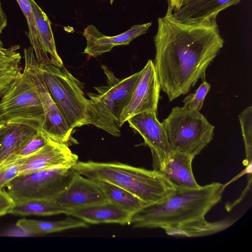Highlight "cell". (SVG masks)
<instances>
[{"label": "cell", "mask_w": 252, "mask_h": 252, "mask_svg": "<svg viewBox=\"0 0 252 252\" xmlns=\"http://www.w3.org/2000/svg\"><path fill=\"white\" fill-rule=\"evenodd\" d=\"M24 53V69L28 72L38 92L44 110L45 121L42 131L48 139L66 144L73 130L68 126L45 85L33 48H25Z\"/></svg>", "instance_id": "9"}, {"label": "cell", "mask_w": 252, "mask_h": 252, "mask_svg": "<svg viewBox=\"0 0 252 252\" xmlns=\"http://www.w3.org/2000/svg\"><path fill=\"white\" fill-rule=\"evenodd\" d=\"M78 159V156L71 152L66 144L49 139L46 145L26 158L20 169L18 176L57 166H73L77 163Z\"/></svg>", "instance_id": "13"}, {"label": "cell", "mask_w": 252, "mask_h": 252, "mask_svg": "<svg viewBox=\"0 0 252 252\" xmlns=\"http://www.w3.org/2000/svg\"><path fill=\"white\" fill-rule=\"evenodd\" d=\"M48 141L49 139L44 135L42 131H38L19 150L9 157L29 158L40 150Z\"/></svg>", "instance_id": "28"}, {"label": "cell", "mask_w": 252, "mask_h": 252, "mask_svg": "<svg viewBox=\"0 0 252 252\" xmlns=\"http://www.w3.org/2000/svg\"><path fill=\"white\" fill-rule=\"evenodd\" d=\"M20 48L19 45L11 46L8 48H3L0 41V59H13L21 58L20 53L17 52Z\"/></svg>", "instance_id": "31"}, {"label": "cell", "mask_w": 252, "mask_h": 252, "mask_svg": "<svg viewBox=\"0 0 252 252\" xmlns=\"http://www.w3.org/2000/svg\"><path fill=\"white\" fill-rule=\"evenodd\" d=\"M152 24L149 22L133 25L126 32L113 36L104 35L95 26L89 25L83 32L87 41L84 53L96 57L110 51L115 46L127 45L138 36L146 33Z\"/></svg>", "instance_id": "14"}, {"label": "cell", "mask_w": 252, "mask_h": 252, "mask_svg": "<svg viewBox=\"0 0 252 252\" xmlns=\"http://www.w3.org/2000/svg\"><path fill=\"white\" fill-rule=\"evenodd\" d=\"M154 41V64L160 90L170 101L205 78L207 68L224 44L216 19L184 23L169 11L158 18Z\"/></svg>", "instance_id": "1"}, {"label": "cell", "mask_w": 252, "mask_h": 252, "mask_svg": "<svg viewBox=\"0 0 252 252\" xmlns=\"http://www.w3.org/2000/svg\"><path fill=\"white\" fill-rule=\"evenodd\" d=\"M21 58L0 59V91L16 79L21 73Z\"/></svg>", "instance_id": "26"}, {"label": "cell", "mask_w": 252, "mask_h": 252, "mask_svg": "<svg viewBox=\"0 0 252 252\" xmlns=\"http://www.w3.org/2000/svg\"><path fill=\"white\" fill-rule=\"evenodd\" d=\"M160 90L154 62L149 60L141 70L131 97L123 110L120 117L121 126L135 114L145 111L157 113Z\"/></svg>", "instance_id": "11"}, {"label": "cell", "mask_w": 252, "mask_h": 252, "mask_svg": "<svg viewBox=\"0 0 252 252\" xmlns=\"http://www.w3.org/2000/svg\"><path fill=\"white\" fill-rule=\"evenodd\" d=\"M244 139L246 158L251 163L252 151V106L245 108L238 116Z\"/></svg>", "instance_id": "27"}, {"label": "cell", "mask_w": 252, "mask_h": 252, "mask_svg": "<svg viewBox=\"0 0 252 252\" xmlns=\"http://www.w3.org/2000/svg\"><path fill=\"white\" fill-rule=\"evenodd\" d=\"M16 226L25 233L33 235H43L70 229L88 227L87 222L70 217L58 221L22 219L17 221Z\"/></svg>", "instance_id": "19"}, {"label": "cell", "mask_w": 252, "mask_h": 252, "mask_svg": "<svg viewBox=\"0 0 252 252\" xmlns=\"http://www.w3.org/2000/svg\"><path fill=\"white\" fill-rule=\"evenodd\" d=\"M79 174L121 187L148 204L162 201L176 190L159 171L150 170L120 162L77 161L73 166Z\"/></svg>", "instance_id": "3"}, {"label": "cell", "mask_w": 252, "mask_h": 252, "mask_svg": "<svg viewBox=\"0 0 252 252\" xmlns=\"http://www.w3.org/2000/svg\"><path fill=\"white\" fill-rule=\"evenodd\" d=\"M26 158L10 156L0 163V190L6 187L12 180L18 176L20 169Z\"/></svg>", "instance_id": "25"}, {"label": "cell", "mask_w": 252, "mask_h": 252, "mask_svg": "<svg viewBox=\"0 0 252 252\" xmlns=\"http://www.w3.org/2000/svg\"><path fill=\"white\" fill-rule=\"evenodd\" d=\"M38 131L26 125H7L0 141V163L19 150Z\"/></svg>", "instance_id": "21"}, {"label": "cell", "mask_w": 252, "mask_h": 252, "mask_svg": "<svg viewBox=\"0 0 252 252\" xmlns=\"http://www.w3.org/2000/svg\"><path fill=\"white\" fill-rule=\"evenodd\" d=\"M232 220L209 222L205 218L188 221L164 229L169 235L180 237H199L209 235L222 231L230 226Z\"/></svg>", "instance_id": "20"}, {"label": "cell", "mask_w": 252, "mask_h": 252, "mask_svg": "<svg viewBox=\"0 0 252 252\" xmlns=\"http://www.w3.org/2000/svg\"><path fill=\"white\" fill-rule=\"evenodd\" d=\"M194 157L188 154L172 151L160 172L176 190H186L200 187L192 169Z\"/></svg>", "instance_id": "16"}, {"label": "cell", "mask_w": 252, "mask_h": 252, "mask_svg": "<svg viewBox=\"0 0 252 252\" xmlns=\"http://www.w3.org/2000/svg\"><path fill=\"white\" fill-rule=\"evenodd\" d=\"M14 204V201L7 191L0 190V217L9 214Z\"/></svg>", "instance_id": "30"}, {"label": "cell", "mask_w": 252, "mask_h": 252, "mask_svg": "<svg viewBox=\"0 0 252 252\" xmlns=\"http://www.w3.org/2000/svg\"><path fill=\"white\" fill-rule=\"evenodd\" d=\"M95 181L110 202L131 215L149 205L135 195L121 187L107 182Z\"/></svg>", "instance_id": "22"}, {"label": "cell", "mask_w": 252, "mask_h": 252, "mask_svg": "<svg viewBox=\"0 0 252 252\" xmlns=\"http://www.w3.org/2000/svg\"><path fill=\"white\" fill-rule=\"evenodd\" d=\"M129 126L143 138L151 149L154 170L160 171L172 151L164 128L157 113L145 111L133 115L127 121Z\"/></svg>", "instance_id": "10"}, {"label": "cell", "mask_w": 252, "mask_h": 252, "mask_svg": "<svg viewBox=\"0 0 252 252\" xmlns=\"http://www.w3.org/2000/svg\"><path fill=\"white\" fill-rule=\"evenodd\" d=\"M51 200L68 210L109 202L95 180L77 172L69 185Z\"/></svg>", "instance_id": "12"}, {"label": "cell", "mask_w": 252, "mask_h": 252, "mask_svg": "<svg viewBox=\"0 0 252 252\" xmlns=\"http://www.w3.org/2000/svg\"><path fill=\"white\" fill-rule=\"evenodd\" d=\"M7 25V17L4 13L0 2V33Z\"/></svg>", "instance_id": "33"}, {"label": "cell", "mask_w": 252, "mask_h": 252, "mask_svg": "<svg viewBox=\"0 0 252 252\" xmlns=\"http://www.w3.org/2000/svg\"><path fill=\"white\" fill-rule=\"evenodd\" d=\"M6 127L5 121L2 115L0 114V141L5 132Z\"/></svg>", "instance_id": "34"}, {"label": "cell", "mask_w": 252, "mask_h": 252, "mask_svg": "<svg viewBox=\"0 0 252 252\" xmlns=\"http://www.w3.org/2000/svg\"><path fill=\"white\" fill-rule=\"evenodd\" d=\"M77 172L71 166H57L18 176L6 186L14 201L51 199L70 184Z\"/></svg>", "instance_id": "8"}, {"label": "cell", "mask_w": 252, "mask_h": 252, "mask_svg": "<svg viewBox=\"0 0 252 252\" xmlns=\"http://www.w3.org/2000/svg\"><path fill=\"white\" fill-rule=\"evenodd\" d=\"M38 39L43 50L49 56L51 64L58 67L63 65L55 45L51 23L46 13L34 0H30Z\"/></svg>", "instance_id": "18"}, {"label": "cell", "mask_w": 252, "mask_h": 252, "mask_svg": "<svg viewBox=\"0 0 252 252\" xmlns=\"http://www.w3.org/2000/svg\"><path fill=\"white\" fill-rule=\"evenodd\" d=\"M66 215L93 224L114 223L130 224L131 215L109 201L70 210Z\"/></svg>", "instance_id": "17"}, {"label": "cell", "mask_w": 252, "mask_h": 252, "mask_svg": "<svg viewBox=\"0 0 252 252\" xmlns=\"http://www.w3.org/2000/svg\"><path fill=\"white\" fill-rule=\"evenodd\" d=\"M45 85L69 127L86 125L88 99L81 85L64 66L49 63H38Z\"/></svg>", "instance_id": "6"}, {"label": "cell", "mask_w": 252, "mask_h": 252, "mask_svg": "<svg viewBox=\"0 0 252 252\" xmlns=\"http://www.w3.org/2000/svg\"><path fill=\"white\" fill-rule=\"evenodd\" d=\"M107 85L94 87L97 93H87L86 125H93L111 135H121L120 117L128 102L141 70L124 79L117 78L106 66L101 65Z\"/></svg>", "instance_id": "4"}, {"label": "cell", "mask_w": 252, "mask_h": 252, "mask_svg": "<svg viewBox=\"0 0 252 252\" xmlns=\"http://www.w3.org/2000/svg\"><path fill=\"white\" fill-rule=\"evenodd\" d=\"M69 211L51 199H28L14 201L9 214L21 216H50L60 214L67 215Z\"/></svg>", "instance_id": "23"}, {"label": "cell", "mask_w": 252, "mask_h": 252, "mask_svg": "<svg viewBox=\"0 0 252 252\" xmlns=\"http://www.w3.org/2000/svg\"><path fill=\"white\" fill-rule=\"evenodd\" d=\"M190 0H167L168 7L167 11L172 12L178 9L186 4Z\"/></svg>", "instance_id": "32"}, {"label": "cell", "mask_w": 252, "mask_h": 252, "mask_svg": "<svg viewBox=\"0 0 252 252\" xmlns=\"http://www.w3.org/2000/svg\"><path fill=\"white\" fill-rule=\"evenodd\" d=\"M16 0L26 19L29 28L28 36L33 49L37 63H51L49 56L43 50L39 42L30 0Z\"/></svg>", "instance_id": "24"}, {"label": "cell", "mask_w": 252, "mask_h": 252, "mask_svg": "<svg viewBox=\"0 0 252 252\" xmlns=\"http://www.w3.org/2000/svg\"><path fill=\"white\" fill-rule=\"evenodd\" d=\"M114 0H110V3L111 4H112L113 1H114Z\"/></svg>", "instance_id": "35"}, {"label": "cell", "mask_w": 252, "mask_h": 252, "mask_svg": "<svg viewBox=\"0 0 252 252\" xmlns=\"http://www.w3.org/2000/svg\"><path fill=\"white\" fill-rule=\"evenodd\" d=\"M225 185L219 183L176 190L162 201L144 207L131 217L135 228L165 229L200 218L221 199Z\"/></svg>", "instance_id": "2"}, {"label": "cell", "mask_w": 252, "mask_h": 252, "mask_svg": "<svg viewBox=\"0 0 252 252\" xmlns=\"http://www.w3.org/2000/svg\"><path fill=\"white\" fill-rule=\"evenodd\" d=\"M0 114L7 125H23L42 130L43 108L38 92L24 68L16 79L0 91Z\"/></svg>", "instance_id": "5"}, {"label": "cell", "mask_w": 252, "mask_h": 252, "mask_svg": "<svg viewBox=\"0 0 252 252\" xmlns=\"http://www.w3.org/2000/svg\"><path fill=\"white\" fill-rule=\"evenodd\" d=\"M210 88V84L207 81H203L194 93L190 94L184 99L183 107L189 110L200 111Z\"/></svg>", "instance_id": "29"}, {"label": "cell", "mask_w": 252, "mask_h": 252, "mask_svg": "<svg viewBox=\"0 0 252 252\" xmlns=\"http://www.w3.org/2000/svg\"><path fill=\"white\" fill-rule=\"evenodd\" d=\"M241 0H190L172 11L176 20L184 23H195L216 19L221 11L237 4Z\"/></svg>", "instance_id": "15"}, {"label": "cell", "mask_w": 252, "mask_h": 252, "mask_svg": "<svg viewBox=\"0 0 252 252\" xmlns=\"http://www.w3.org/2000/svg\"><path fill=\"white\" fill-rule=\"evenodd\" d=\"M161 123L172 151L194 158L213 139L215 126L200 111L176 106Z\"/></svg>", "instance_id": "7"}]
</instances>
